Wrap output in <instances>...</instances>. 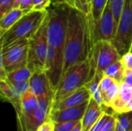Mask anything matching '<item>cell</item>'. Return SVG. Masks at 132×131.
Segmentation results:
<instances>
[{"label": "cell", "instance_id": "obj_44", "mask_svg": "<svg viewBox=\"0 0 132 131\" xmlns=\"http://www.w3.org/2000/svg\"><path fill=\"white\" fill-rule=\"evenodd\" d=\"M131 2H132V0H131Z\"/></svg>", "mask_w": 132, "mask_h": 131}, {"label": "cell", "instance_id": "obj_21", "mask_svg": "<svg viewBox=\"0 0 132 131\" xmlns=\"http://www.w3.org/2000/svg\"><path fill=\"white\" fill-rule=\"evenodd\" d=\"M116 125L114 131H132V111L116 113Z\"/></svg>", "mask_w": 132, "mask_h": 131}, {"label": "cell", "instance_id": "obj_4", "mask_svg": "<svg viewBox=\"0 0 132 131\" xmlns=\"http://www.w3.org/2000/svg\"><path fill=\"white\" fill-rule=\"evenodd\" d=\"M48 15V10L36 11L23 15L15 24L0 36L1 46H7L19 39H29L42 25Z\"/></svg>", "mask_w": 132, "mask_h": 131}, {"label": "cell", "instance_id": "obj_3", "mask_svg": "<svg viewBox=\"0 0 132 131\" xmlns=\"http://www.w3.org/2000/svg\"><path fill=\"white\" fill-rule=\"evenodd\" d=\"M94 76L89 59L70 66L63 73L60 83L55 91L54 101L60 100L68 94L86 86Z\"/></svg>", "mask_w": 132, "mask_h": 131}, {"label": "cell", "instance_id": "obj_10", "mask_svg": "<svg viewBox=\"0 0 132 131\" xmlns=\"http://www.w3.org/2000/svg\"><path fill=\"white\" fill-rule=\"evenodd\" d=\"M89 15L94 43L95 44L103 40L112 41L116 34L118 25L108 3L102 14V16L98 21H94L91 14Z\"/></svg>", "mask_w": 132, "mask_h": 131}, {"label": "cell", "instance_id": "obj_34", "mask_svg": "<svg viewBox=\"0 0 132 131\" xmlns=\"http://www.w3.org/2000/svg\"><path fill=\"white\" fill-rule=\"evenodd\" d=\"M19 8L25 14L32 12L33 10V0H22Z\"/></svg>", "mask_w": 132, "mask_h": 131}, {"label": "cell", "instance_id": "obj_11", "mask_svg": "<svg viewBox=\"0 0 132 131\" xmlns=\"http://www.w3.org/2000/svg\"><path fill=\"white\" fill-rule=\"evenodd\" d=\"M64 69V53L49 46L45 65V72L54 91L57 89Z\"/></svg>", "mask_w": 132, "mask_h": 131}, {"label": "cell", "instance_id": "obj_14", "mask_svg": "<svg viewBox=\"0 0 132 131\" xmlns=\"http://www.w3.org/2000/svg\"><path fill=\"white\" fill-rule=\"evenodd\" d=\"M29 90L37 98L55 93L45 71L35 72L29 80Z\"/></svg>", "mask_w": 132, "mask_h": 131}, {"label": "cell", "instance_id": "obj_33", "mask_svg": "<svg viewBox=\"0 0 132 131\" xmlns=\"http://www.w3.org/2000/svg\"><path fill=\"white\" fill-rule=\"evenodd\" d=\"M121 61L125 67V69L132 70V53L128 51L125 54H124L121 58Z\"/></svg>", "mask_w": 132, "mask_h": 131}, {"label": "cell", "instance_id": "obj_13", "mask_svg": "<svg viewBox=\"0 0 132 131\" xmlns=\"http://www.w3.org/2000/svg\"><path fill=\"white\" fill-rule=\"evenodd\" d=\"M89 102L80 106L67 108L63 110H52L50 115V120L53 123L80 121L82 120Z\"/></svg>", "mask_w": 132, "mask_h": 131}, {"label": "cell", "instance_id": "obj_39", "mask_svg": "<svg viewBox=\"0 0 132 131\" xmlns=\"http://www.w3.org/2000/svg\"><path fill=\"white\" fill-rule=\"evenodd\" d=\"M21 2H22V0H14V2H13V8H19V5H20Z\"/></svg>", "mask_w": 132, "mask_h": 131}, {"label": "cell", "instance_id": "obj_24", "mask_svg": "<svg viewBox=\"0 0 132 131\" xmlns=\"http://www.w3.org/2000/svg\"><path fill=\"white\" fill-rule=\"evenodd\" d=\"M120 84L118 83H115L108 91L102 93L103 100H104V107H110L111 103L113 100L117 97L119 90H120Z\"/></svg>", "mask_w": 132, "mask_h": 131}, {"label": "cell", "instance_id": "obj_36", "mask_svg": "<svg viewBox=\"0 0 132 131\" xmlns=\"http://www.w3.org/2000/svg\"><path fill=\"white\" fill-rule=\"evenodd\" d=\"M122 82L126 83L132 86V70L125 69Z\"/></svg>", "mask_w": 132, "mask_h": 131}, {"label": "cell", "instance_id": "obj_20", "mask_svg": "<svg viewBox=\"0 0 132 131\" xmlns=\"http://www.w3.org/2000/svg\"><path fill=\"white\" fill-rule=\"evenodd\" d=\"M103 76L95 74V76L93 77V79L89 81L86 84V87L88 89L91 97L101 107H104V100L102 97V93L100 89V82L101 80V78Z\"/></svg>", "mask_w": 132, "mask_h": 131}, {"label": "cell", "instance_id": "obj_26", "mask_svg": "<svg viewBox=\"0 0 132 131\" xmlns=\"http://www.w3.org/2000/svg\"><path fill=\"white\" fill-rule=\"evenodd\" d=\"M87 16L91 13V2L89 0H74V6Z\"/></svg>", "mask_w": 132, "mask_h": 131}, {"label": "cell", "instance_id": "obj_30", "mask_svg": "<svg viewBox=\"0 0 132 131\" xmlns=\"http://www.w3.org/2000/svg\"><path fill=\"white\" fill-rule=\"evenodd\" d=\"M111 113H107L106 111L104 112V113L101 115V117H100V119L97 120V122L93 126V127L89 131H101L102 130L103 127L104 126V124H106V122L108 121L109 116Z\"/></svg>", "mask_w": 132, "mask_h": 131}, {"label": "cell", "instance_id": "obj_2", "mask_svg": "<svg viewBox=\"0 0 132 131\" xmlns=\"http://www.w3.org/2000/svg\"><path fill=\"white\" fill-rule=\"evenodd\" d=\"M67 3L52 4L48 8L47 37L49 46L64 53L70 8Z\"/></svg>", "mask_w": 132, "mask_h": 131}, {"label": "cell", "instance_id": "obj_29", "mask_svg": "<svg viewBox=\"0 0 132 131\" xmlns=\"http://www.w3.org/2000/svg\"><path fill=\"white\" fill-rule=\"evenodd\" d=\"M52 5V0H33V10L46 11Z\"/></svg>", "mask_w": 132, "mask_h": 131}, {"label": "cell", "instance_id": "obj_28", "mask_svg": "<svg viewBox=\"0 0 132 131\" xmlns=\"http://www.w3.org/2000/svg\"><path fill=\"white\" fill-rule=\"evenodd\" d=\"M80 121L53 123L54 124V131H72Z\"/></svg>", "mask_w": 132, "mask_h": 131}, {"label": "cell", "instance_id": "obj_32", "mask_svg": "<svg viewBox=\"0 0 132 131\" xmlns=\"http://www.w3.org/2000/svg\"><path fill=\"white\" fill-rule=\"evenodd\" d=\"M115 125H116V118L114 113L113 114H110L109 118L104 126L103 127L102 130L101 131H114L115 130Z\"/></svg>", "mask_w": 132, "mask_h": 131}, {"label": "cell", "instance_id": "obj_19", "mask_svg": "<svg viewBox=\"0 0 132 131\" xmlns=\"http://www.w3.org/2000/svg\"><path fill=\"white\" fill-rule=\"evenodd\" d=\"M32 75V71L27 67V66H26L8 73L5 80L11 83L28 82L29 81Z\"/></svg>", "mask_w": 132, "mask_h": 131}, {"label": "cell", "instance_id": "obj_15", "mask_svg": "<svg viewBox=\"0 0 132 131\" xmlns=\"http://www.w3.org/2000/svg\"><path fill=\"white\" fill-rule=\"evenodd\" d=\"M103 107L99 105L92 97L90 98L85 113L81 120L82 131H89L97 122L104 112Z\"/></svg>", "mask_w": 132, "mask_h": 131}, {"label": "cell", "instance_id": "obj_27", "mask_svg": "<svg viewBox=\"0 0 132 131\" xmlns=\"http://www.w3.org/2000/svg\"><path fill=\"white\" fill-rule=\"evenodd\" d=\"M9 83L12 86L14 92L19 97H21V96L26 91L29 90V81L28 82H21V83Z\"/></svg>", "mask_w": 132, "mask_h": 131}, {"label": "cell", "instance_id": "obj_1", "mask_svg": "<svg viewBox=\"0 0 132 131\" xmlns=\"http://www.w3.org/2000/svg\"><path fill=\"white\" fill-rule=\"evenodd\" d=\"M94 46L90 15L71 7L64 48L63 73L70 66L88 59Z\"/></svg>", "mask_w": 132, "mask_h": 131}, {"label": "cell", "instance_id": "obj_25", "mask_svg": "<svg viewBox=\"0 0 132 131\" xmlns=\"http://www.w3.org/2000/svg\"><path fill=\"white\" fill-rule=\"evenodd\" d=\"M125 3V0H109L108 1V5L112 11V13L114 15L117 25L118 23L121 12L123 11Z\"/></svg>", "mask_w": 132, "mask_h": 131}, {"label": "cell", "instance_id": "obj_22", "mask_svg": "<svg viewBox=\"0 0 132 131\" xmlns=\"http://www.w3.org/2000/svg\"><path fill=\"white\" fill-rule=\"evenodd\" d=\"M124 70H125V67L120 59L111 64L104 71V76L111 77L118 83H122V80H123Z\"/></svg>", "mask_w": 132, "mask_h": 131}, {"label": "cell", "instance_id": "obj_43", "mask_svg": "<svg viewBox=\"0 0 132 131\" xmlns=\"http://www.w3.org/2000/svg\"><path fill=\"white\" fill-rule=\"evenodd\" d=\"M28 131H35V130H28Z\"/></svg>", "mask_w": 132, "mask_h": 131}, {"label": "cell", "instance_id": "obj_16", "mask_svg": "<svg viewBox=\"0 0 132 131\" xmlns=\"http://www.w3.org/2000/svg\"><path fill=\"white\" fill-rule=\"evenodd\" d=\"M132 98V86L121 83L120 90L117 97L113 100L110 105V108L116 113H121L127 112V107Z\"/></svg>", "mask_w": 132, "mask_h": 131}, {"label": "cell", "instance_id": "obj_35", "mask_svg": "<svg viewBox=\"0 0 132 131\" xmlns=\"http://www.w3.org/2000/svg\"><path fill=\"white\" fill-rule=\"evenodd\" d=\"M36 131H54V124L52 121L48 120L43 124Z\"/></svg>", "mask_w": 132, "mask_h": 131}, {"label": "cell", "instance_id": "obj_9", "mask_svg": "<svg viewBox=\"0 0 132 131\" xmlns=\"http://www.w3.org/2000/svg\"><path fill=\"white\" fill-rule=\"evenodd\" d=\"M111 42L121 56L131 49L132 43L131 0H125L124 8L118 23L116 34Z\"/></svg>", "mask_w": 132, "mask_h": 131}, {"label": "cell", "instance_id": "obj_23", "mask_svg": "<svg viewBox=\"0 0 132 131\" xmlns=\"http://www.w3.org/2000/svg\"><path fill=\"white\" fill-rule=\"evenodd\" d=\"M109 0H92L91 1V16L94 21H98L108 3Z\"/></svg>", "mask_w": 132, "mask_h": 131}, {"label": "cell", "instance_id": "obj_41", "mask_svg": "<svg viewBox=\"0 0 132 131\" xmlns=\"http://www.w3.org/2000/svg\"><path fill=\"white\" fill-rule=\"evenodd\" d=\"M129 51L132 53V43H131V49H130V50H129Z\"/></svg>", "mask_w": 132, "mask_h": 131}, {"label": "cell", "instance_id": "obj_42", "mask_svg": "<svg viewBox=\"0 0 132 131\" xmlns=\"http://www.w3.org/2000/svg\"><path fill=\"white\" fill-rule=\"evenodd\" d=\"M89 1H90V2H91V1H92V0H89Z\"/></svg>", "mask_w": 132, "mask_h": 131}, {"label": "cell", "instance_id": "obj_40", "mask_svg": "<svg viewBox=\"0 0 132 131\" xmlns=\"http://www.w3.org/2000/svg\"><path fill=\"white\" fill-rule=\"evenodd\" d=\"M130 111H132V98L127 107V112H130Z\"/></svg>", "mask_w": 132, "mask_h": 131}, {"label": "cell", "instance_id": "obj_37", "mask_svg": "<svg viewBox=\"0 0 132 131\" xmlns=\"http://www.w3.org/2000/svg\"><path fill=\"white\" fill-rule=\"evenodd\" d=\"M56 3H67L70 6H74V0H52V4Z\"/></svg>", "mask_w": 132, "mask_h": 131}, {"label": "cell", "instance_id": "obj_8", "mask_svg": "<svg viewBox=\"0 0 132 131\" xmlns=\"http://www.w3.org/2000/svg\"><path fill=\"white\" fill-rule=\"evenodd\" d=\"M121 56L111 41L103 40L94 44L89 56L94 74L104 76V71L112 63L120 60Z\"/></svg>", "mask_w": 132, "mask_h": 131}, {"label": "cell", "instance_id": "obj_5", "mask_svg": "<svg viewBox=\"0 0 132 131\" xmlns=\"http://www.w3.org/2000/svg\"><path fill=\"white\" fill-rule=\"evenodd\" d=\"M28 52L29 39H26L1 46L0 80H5L8 73L27 66Z\"/></svg>", "mask_w": 132, "mask_h": 131}, {"label": "cell", "instance_id": "obj_17", "mask_svg": "<svg viewBox=\"0 0 132 131\" xmlns=\"http://www.w3.org/2000/svg\"><path fill=\"white\" fill-rule=\"evenodd\" d=\"M25 13L19 8H12L5 13L0 19V36L7 32Z\"/></svg>", "mask_w": 132, "mask_h": 131}, {"label": "cell", "instance_id": "obj_38", "mask_svg": "<svg viewBox=\"0 0 132 131\" xmlns=\"http://www.w3.org/2000/svg\"><path fill=\"white\" fill-rule=\"evenodd\" d=\"M72 131H82V125H81V120L77 124V126L73 129Z\"/></svg>", "mask_w": 132, "mask_h": 131}, {"label": "cell", "instance_id": "obj_18", "mask_svg": "<svg viewBox=\"0 0 132 131\" xmlns=\"http://www.w3.org/2000/svg\"><path fill=\"white\" fill-rule=\"evenodd\" d=\"M20 103H21V114L19 116L22 114H29L32 113L37 108L39 100L37 97L30 90H28L21 96Z\"/></svg>", "mask_w": 132, "mask_h": 131}, {"label": "cell", "instance_id": "obj_6", "mask_svg": "<svg viewBox=\"0 0 132 131\" xmlns=\"http://www.w3.org/2000/svg\"><path fill=\"white\" fill-rule=\"evenodd\" d=\"M47 22L48 18L46 16L38 31L29 39L27 67L32 73L35 72L45 71L46 60L49 49Z\"/></svg>", "mask_w": 132, "mask_h": 131}, {"label": "cell", "instance_id": "obj_12", "mask_svg": "<svg viewBox=\"0 0 132 131\" xmlns=\"http://www.w3.org/2000/svg\"><path fill=\"white\" fill-rule=\"evenodd\" d=\"M90 98L91 95L88 89L84 86L63 97L60 100L54 101L52 110H63L78 107L89 102Z\"/></svg>", "mask_w": 132, "mask_h": 131}, {"label": "cell", "instance_id": "obj_7", "mask_svg": "<svg viewBox=\"0 0 132 131\" xmlns=\"http://www.w3.org/2000/svg\"><path fill=\"white\" fill-rule=\"evenodd\" d=\"M54 97L55 93L38 98L37 108L32 113L16 117L18 131H36L43 124L50 120Z\"/></svg>", "mask_w": 132, "mask_h": 131}, {"label": "cell", "instance_id": "obj_31", "mask_svg": "<svg viewBox=\"0 0 132 131\" xmlns=\"http://www.w3.org/2000/svg\"><path fill=\"white\" fill-rule=\"evenodd\" d=\"M14 0H0V17L13 8Z\"/></svg>", "mask_w": 132, "mask_h": 131}]
</instances>
